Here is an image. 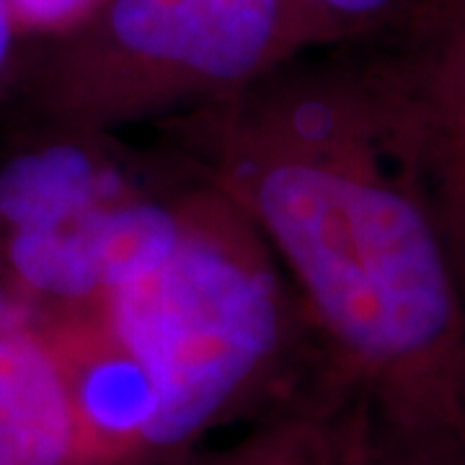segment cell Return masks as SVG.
<instances>
[{
	"label": "cell",
	"mask_w": 465,
	"mask_h": 465,
	"mask_svg": "<svg viewBox=\"0 0 465 465\" xmlns=\"http://www.w3.org/2000/svg\"><path fill=\"white\" fill-rule=\"evenodd\" d=\"M153 130L262 232L341 396L401 432L465 440L463 290L347 47Z\"/></svg>",
	"instance_id": "1"
},
{
	"label": "cell",
	"mask_w": 465,
	"mask_h": 465,
	"mask_svg": "<svg viewBox=\"0 0 465 465\" xmlns=\"http://www.w3.org/2000/svg\"><path fill=\"white\" fill-rule=\"evenodd\" d=\"M99 311L153 393L140 465L182 463L232 421L341 401L280 259L192 168L114 213Z\"/></svg>",
	"instance_id": "2"
},
{
	"label": "cell",
	"mask_w": 465,
	"mask_h": 465,
	"mask_svg": "<svg viewBox=\"0 0 465 465\" xmlns=\"http://www.w3.org/2000/svg\"><path fill=\"white\" fill-rule=\"evenodd\" d=\"M29 47L14 84L32 114L124 134L341 42L302 0H104L75 32Z\"/></svg>",
	"instance_id": "3"
},
{
	"label": "cell",
	"mask_w": 465,
	"mask_h": 465,
	"mask_svg": "<svg viewBox=\"0 0 465 465\" xmlns=\"http://www.w3.org/2000/svg\"><path fill=\"white\" fill-rule=\"evenodd\" d=\"M176 168L161 145L36 116V130L0 153V280L42 321L99 308L112 207Z\"/></svg>",
	"instance_id": "4"
},
{
	"label": "cell",
	"mask_w": 465,
	"mask_h": 465,
	"mask_svg": "<svg viewBox=\"0 0 465 465\" xmlns=\"http://www.w3.org/2000/svg\"><path fill=\"white\" fill-rule=\"evenodd\" d=\"M347 50L465 298V0H414L396 26Z\"/></svg>",
	"instance_id": "5"
},
{
	"label": "cell",
	"mask_w": 465,
	"mask_h": 465,
	"mask_svg": "<svg viewBox=\"0 0 465 465\" xmlns=\"http://www.w3.org/2000/svg\"><path fill=\"white\" fill-rule=\"evenodd\" d=\"M0 465H81L65 370L50 329L3 280Z\"/></svg>",
	"instance_id": "6"
},
{
	"label": "cell",
	"mask_w": 465,
	"mask_h": 465,
	"mask_svg": "<svg viewBox=\"0 0 465 465\" xmlns=\"http://www.w3.org/2000/svg\"><path fill=\"white\" fill-rule=\"evenodd\" d=\"M349 401H311L253 421L225 448L192 452L176 465H333Z\"/></svg>",
	"instance_id": "7"
},
{
	"label": "cell",
	"mask_w": 465,
	"mask_h": 465,
	"mask_svg": "<svg viewBox=\"0 0 465 465\" xmlns=\"http://www.w3.org/2000/svg\"><path fill=\"white\" fill-rule=\"evenodd\" d=\"M452 442L401 432L370 414L362 403L349 401L339 424L333 465H450Z\"/></svg>",
	"instance_id": "8"
},
{
	"label": "cell",
	"mask_w": 465,
	"mask_h": 465,
	"mask_svg": "<svg viewBox=\"0 0 465 465\" xmlns=\"http://www.w3.org/2000/svg\"><path fill=\"white\" fill-rule=\"evenodd\" d=\"M323 18L341 47L365 45L396 26L414 0H302Z\"/></svg>",
	"instance_id": "9"
},
{
	"label": "cell",
	"mask_w": 465,
	"mask_h": 465,
	"mask_svg": "<svg viewBox=\"0 0 465 465\" xmlns=\"http://www.w3.org/2000/svg\"><path fill=\"white\" fill-rule=\"evenodd\" d=\"M21 39L42 45L75 32L99 11L104 0H5Z\"/></svg>",
	"instance_id": "10"
},
{
	"label": "cell",
	"mask_w": 465,
	"mask_h": 465,
	"mask_svg": "<svg viewBox=\"0 0 465 465\" xmlns=\"http://www.w3.org/2000/svg\"><path fill=\"white\" fill-rule=\"evenodd\" d=\"M24 52H26V42L18 34L16 21L8 11V3L0 0V91L14 85Z\"/></svg>",
	"instance_id": "11"
},
{
	"label": "cell",
	"mask_w": 465,
	"mask_h": 465,
	"mask_svg": "<svg viewBox=\"0 0 465 465\" xmlns=\"http://www.w3.org/2000/svg\"><path fill=\"white\" fill-rule=\"evenodd\" d=\"M450 465H465V440H455L450 448Z\"/></svg>",
	"instance_id": "12"
}]
</instances>
